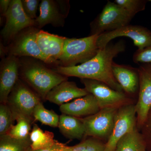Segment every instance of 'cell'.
Masks as SVG:
<instances>
[{"mask_svg":"<svg viewBox=\"0 0 151 151\" xmlns=\"http://www.w3.org/2000/svg\"><path fill=\"white\" fill-rule=\"evenodd\" d=\"M126 48L124 40H119L115 43L110 42L105 48L99 49L93 58L84 63L70 67L58 65L53 69L67 77L73 76L101 81L116 91L124 92L114 77L112 65L113 59L124 52Z\"/></svg>","mask_w":151,"mask_h":151,"instance_id":"cell-1","label":"cell"},{"mask_svg":"<svg viewBox=\"0 0 151 151\" xmlns=\"http://www.w3.org/2000/svg\"><path fill=\"white\" fill-rule=\"evenodd\" d=\"M36 60L20 61L19 76L45 101L49 92L55 86L68 80V77L48 68Z\"/></svg>","mask_w":151,"mask_h":151,"instance_id":"cell-2","label":"cell"},{"mask_svg":"<svg viewBox=\"0 0 151 151\" xmlns=\"http://www.w3.org/2000/svg\"><path fill=\"white\" fill-rule=\"evenodd\" d=\"M98 36L89 35L80 38H66L58 64L70 67L92 59L99 50L97 45Z\"/></svg>","mask_w":151,"mask_h":151,"instance_id":"cell-3","label":"cell"},{"mask_svg":"<svg viewBox=\"0 0 151 151\" xmlns=\"http://www.w3.org/2000/svg\"><path fill=\"white\" fill-rule=\"evenodd\" d=\"M134 17L114 2L108 1L90 24V35H99L129 24Z\"/></svg>","mask_w":151,"mask_h":151,"instance_id":"cell-4","label":"cell"},{"mask_svg":"<svg viewBox=\"0 0 151 151\" xmlns=\"http://www.w3.org/2000/svg\"><path fill=\"white\" fill-rule=\"evenodd\" d=\"M42 101L34 90L19 78L9 95L6 104L12 112L14 120L17 116H23L35 121V108Z\"/></svg>","mask_w":151,"mask_h":151,"instance_id":"cell-5","label":"cell"},{"mask_svg":"<svg viewBox=\"0 0 151 151\" xmlns=\"http://www.w3.org/2000/svg\"><path fill=\"white\" fill-rule=\"evenodd\" d=\"M84 89L94 95L100 109L119 108L123 105L133 103V98L124 92H119L111 88L103 82L92 79H81Z\"/></svg>","mask_w":151,"mask_h":151,"instance_id":"cell-6","label":"cell"},{"mask_svg":"<svg viewBox=\"0 0 151 151\" xmlns=\"http://www.w3.org/2000/svg\"><path fill=\"white\" fill-rule=\"evenodd\" d=\"M119 108H103L94 115L81 118L86 137L97 138L107 142L113 132Z\"/></svg>","mask_w":151,"mask_h":151,"instance_id":"cell-7","label":"cell"},{"mask_svg":"<svg viewBox=\"0 0 151 151\" xmlns=\"http://www.w3.org/2000/svg\"><path fill=\"white\" fill-rule=\"evenodd\" d=\"M122 37L132 39L134 45L139 50L151 46V30L142 26L129 24L98 36L97 41V47L99 49L105 48L111 40Z\"/></svg>","mask_w":151,"mask_h":151,"instance_id":"cell-8","label":"cell"},{"mask_svg":"<svg viewBox=\"0 0 151 151\" xmlns=\"http://www.w3.org/2000/svg\"><path fill=\"white\" fill-rule=\"evenodd\" d=\"M39 30L37 28L32 27L22 31L6 48V52L9 55L16 57H30L49 64L37 42V34Z\"/></svg>","mask_w":151,"mask_h":151,"instance_id":"cell-9","label":"cell"},{"mask_svg":"<svg viewBox=\"0 0 151 151\" xmlns=\"http://www.w3.org/2000/svg\"><path fill=\"white\" fill-rule=\"evenodd\" d=\"M5 24L1 31L5 43H9L22 31L35 26V20L30 18L24 12L20 0H12L4 16Z\"/></svg>","mask_w":151,"mask_h":151,"instance_id":"cell-10","label":"cell"},{"mask_svg":"<svg viewBox=\"0 0 151 151\" xmlns=\"http://www.w3.org/2000/svg\"><path fill=\"white\" fill-rule=\"evenodd\" d=\"M139 90L135 104L137 126L140 130L151 108V62L141 63L138 68Z\"/></svg>","mask_w":151,"mask_h":151,"instance_id":"cell-11","label":"cell"},{"mask_svg":"<svg viewBox=\"0 0 151 151\" xmlns=\"http://www.w3.org/2000/svg\"><path fill=\"white\" fill-rule=\"evenodd\" d=\"M135 104H127L118 109L113 132L106 143L104 151H115L119 141L137 127Z\"/></svg>","mask_w":151,"mask_h":151,"instance_id":"cell-12","label":"cell"},{"mask_svg":"<svg viewBox=\"0 0 151 151\" xmlns=\"http://www.w3.org/2000/svg\"><path fill=\"white\" fill-rule=\"evenodd\" d=\"M40 15L35 20L38 29L48 24L63 27L68 15L70 5L68 1L42 0L40 4Z\"/></svg>","mask_w":151,"mask_h":151,"instance_id":"cell-13","label":"cell"},{"mask_svg":"<svg viewBox=\"0 0 151 151\" xmlns=\"http://www.w3.org/2000/svg\"><path fill=\"white\" fill-rule=\"evenodd\" d=\"M20 61L17 57L8 55L3 58L0 68V103L6 104L8 98L19 78Z\"/></svg>","mask_w":151,"mask_h":151,"instance_id":"cell-14","label":"cell"},{"mask_svg":"<svg viewBox=\"0 0 151 151\" xmlns=\"http://www.w3.org/2000/svg\"><path fill=\"white\" fill-rule=\"evenodd\" d=\"M66 39V37L52 34L42 30L38 32L37 42L49 64H58Z\"/></svg>","mask_w":151,"mask_h":151,"instance_id":"cell-15","label":"cell"},{"mask_svg":"<svg viewBox=\"0 0 151 151\" xmlns=\"http://www.w3.org/2000/svg\"><path fill=\"white\" fill-rule=\"evenodd\" d=\"M62 114L78 118L94 115L101 110L97 99L90 93L60 106Z\"/></svg>","mask_w":151,"mask_h":151,"instance_id":"cell-16","label":"cell"},{"mask_svg":"<svg viewBox=\"0 0 151 151\" xmlns=\"http://www.w3.org/2000/svg\"><path fill=\"white\" fill-rule=\"evenodd\" d=\"M112 70L114 77L124 92L132 98L136 95L138 96L139 90L138 68L113 62Z\"/></svg>","mask_w":151,"mask_h":151,"instance_id":"cell-17","label":"cell"},{"mask_svg":"<svg viewBox=\"0 0 151 151\" xmlns=\"http://www.w3.org/2000/svg\"><path fill=\"white\" fill-rule=\"evenodd\" d=\"M88 93L84 88L78 87L75 82L66 80L52 88L47 95L45 100L60 106Z\"/></svg>","mask_w":151,"mask_h":151,"instance_id":"cell-18","label":"cell"},{"mask_svg":"<svg viewBox=\"0 0 151 151\" xmlns=\"http://www.w3.org/2000/svg\"><path fill=\"white\" fill-rule=\"evenodd\" d=\"M58 128L61 134L69 139L83 140L86 138L81 118L62 114L60 116Z\"/></svg>","mask_w":151,"mask_h":151,"instance_id":"cell-19","label":"cell"},{"mask_svg":"<svg viewBox=\"0 0 151 151\" xmlns=\"http://www.w3.org/2000/svg\"><path fill=\"white\" fill-rule=\"evenodd\" d=\"M146 147L145 140L137 127L119 141L115 151H145Z\"/></svg>","mask_w":151,"mask_h":151,"instance_id":"cell-20","label":"cell"},{"mask_svg":"<svg viewBox=\"0 0 151 151\" xmlns=\"http://www.w3.org/2000/svg\"><path fill=\"white\" fill-rule=\"evenodd\" d=\"M31 141V149L33 150H40L50 147L56 143L54 139V134L49 131L43 132L38 126L34 124L30 134Z\"/></svg>","mask_w":151,"mask_h":151,"instance_id":"cell-21","label":"cell"},{"mask_svg":"<svg viewBox=\"0 0 151 151\" xmlns=\"http://www.w3.org/2000/svg\"><path fill=\"white\" fill-rule=\"evenodd\" d=\"M31 144L30 138L19 139L8 134L0 135V151H28Z\"/></svg>","mask_w":151,"mask_h":151,"instance_id":"cell-22","label":"cell"},{"mask_svg":"<svg viewBox=\"0 0 151 151\" xmlns=\"http://www.w3.org/2000/svg\"><path fill=\"white\" fill-rule=\"evenodd\" d=\"M35 121H39L42 124L52 127H58L60 116L52 110L45 108L41 102L36 106L33 112Z\"/></svg>","mask_w":151,"mask_h":151,"instance_id":"cell-23","label":"cell"},{"mask_svg":"<svg viewBox=\"0 0 151 151\" xmlns=\"http://www.w3.org/2000/svg\"><path fill=\"white\" fill-rule=\"evenodd\" d=\"M17 124L13 125L8 134L13 137L19 139L30 138L32 127L35 121L23 116H17L15 118Z\"/></svg>","mask_w":151,"mask_h":151,"instance_id":"cell-24","label":"cell"},{"mask_svg":"<svg viewBox=\"0 0 151 151\" xmlns=\"http://www.w3.org/2000/svg\"><path fill=\"white\" fill-rule=\"evenodd\" d=\"M106 143L92 137L85 138L75 146L69 147L68 151H104Z\"/></svg>","mask_w":151,"mask_h":151,"instance_id":"cell-25","label":"cell"},{"mask_svg":"<svg viewBox=\"0 0 151 151\" xmlns=\"http://www.w3.org/2000/svg\"><path fill=\"white\" fill-rule=\"evenodd\" d=\"M13 114L6 104L0 105V135L8 134L14 125Z\"/></svg>","mask_w":151,"mask_h":151,"instance_id":"cell-26","label":"cell"},{"mask_svg":"<svg viewBox=\"0 0 151 151\" xmlns=\"http://www.w3.org/2000/svg\"><path fill=\"white\" fill-rule=\"evenodd\" d=\"M151 1L150 0H115L114 2L134 17L136 14L145 10L147 4Z\"/></svg>","mask_w":151,"mask_h":151,"instance_id":"cell-27","label":"cell"},{"mask_svg":"<svg viewBox=\"0 0 151 151\" xmlns=\"http://www.w3.org/2000/svg\"><path fill=\"white\" fill-rule=\"evenodd\" d=\"M21 3L24 11L29 17L34 20L37 18V13L40 6V1L22 0Z\"/></svg>","mask_w":151,"mask_h":151,"instance_id":"cell-28","label":"cell"},{"mask_svg":"<svg viewBox=\"0 0 151 151\" xmlns=\"http://www.w3.org/2000/svg\"><path fill=\"white\" fill-rule=\"evenodd\" d=\"M133 60L136 63L151 62V46L142 50L137 49L133 54Z\"/></svg>","mask_w":151,"mask_h":151,"instance_id":"cell-29","label":"cell"},{"mask_svg":"<svg viewBox=\"0 0 151 151\" xmlns=\"http://www.w3.org/2000/svg\"><path fill=\"white\" fill-rule=\"evenodd\" d=\"M145 142L151 140V108L145 124L139 130Z\"/></svg>","mask_w":151,"mask_h":151,"instance_id":"cell-30","label":"cell"},{"mask_svg":"<svg viewBox=\"0 0 151 151\" xmlns=\"http://www.w3.org/2000/svg\"><path fill=\"white\" fill-rule=\"evenodd\" d=\"M68 148L69 147L66 146L65 144L57 141L56 143L50 147L38 150H33L30 147L28 151H68Z\"/></svg>","mask_w":151,"mask_h":151,"instance_id":"cell-31","label":"cell"},{"mask_svg":"<svg viewBox=\"0 0 151 151\" xmlns=\"http://www.w3.org/2000/svg\"><path fill=\"white\" fill-rule=\"evenodd\" d=\"M11 0H1L0 1V10L1 14L5 16L8 10L10 5Z\"/></svg>","mask_w":151,"mask_h":151,"instance_id":"cell-32","label":"cell"},{"mask_svg":"<svg viewBox=\"0 0 151 151\" xmlns=\"http://www.w3.org/2000/svg\"><path fill=\"white\" fill-rule=\"evenodd\" d=\"M147 151L146 150V151Z\"/></svg>","mask_w":151,"mask_h":151,"instance_id":"cell-33","label":"cell"}]
</instances>
